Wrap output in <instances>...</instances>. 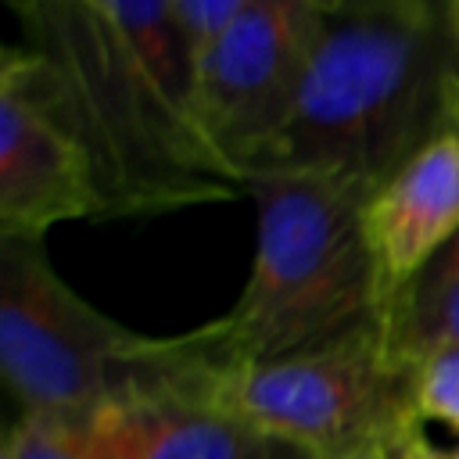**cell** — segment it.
<instances>
[{"label": "cell", "mask_w": 459, "mask_h": 459, "mask_svg": "<svg viewBox=\"0 0 459 459\" xmlns=\"http://www.w3.org/2000/svg\"><path fill=\"white\" fill-rule=\"evenodd\" d=\"M398 455H402V459H459V448H441V445H434V441L420 430V434H412V437L398 448Z\"/></svg>", "instance_id": "obj_14"}, {"label": "cell", "mask_w": 459, "mask_h": 459, "mask_svg": "<svg viewBox=\"0 0 459 459\" xmlns=\"http://www.w3.org/2000/svg\"><path fill=\"white\" fill-rule=\"evenodd\" d=\"M394 344L416 359L430 344H459V237L427 265L387 316Z\"/></svg>", "instance_id": "obj_10"}, {"label": "cell", "mask_w": 459, "mask_h": 459, "mask_svg": "<svg viewBox=\"0 0 459 459\" xmlns=\"http://www.w3.org/2000/svg\"><path fill=\"white\" fill-rule=\"evenodd\" d=\"M240 7L244 0H169V11L183 32L194 65H201L204 54L222 39V32L237 22Z\"/></svg>", "instance_id": "obj_12"}, {"label": "cell", "mask_w": 459, "mask_h": 459, "mask_svg": "<svg viewBox=\"0 0 459 459\" xmlns=\"http://www.w3.org/2000/svg\"><path fill=\"white\" fill-rule=\"evenodd\" d=\"M384 319L427 265L459 237V79L448 122L416 147L362 208Z\"/></svg>", "instance_id": "obj_8"}, {"label": "cell", "mask_w": 459, "mask_h": 459, "mask_svg": "<svg viewBox=\"0 0 459 459\" xmlns=\"http://www.w3.org/2000/svg\"><path fill=\"white\" fill-rule=\"evenodd\" d=\"M445 25H448L452 50H455V57H459V0H448V4H445Z\"/></svg>", "instance_id": "obj_15"}, {"label": "cell", "mask_w": 459, "mask_h": 459, "mask_svg": "<svg viewBox=\"0 0 459 459\" xmlns=\"http://www.w3.org/2000/svg\"><path fill=\"white\" fill-rule=\"evenodd\" d=\"M86 459H312L197 391H158L61 427Z\"/></svg>", "instance_id": "obj_9"}, {"label": "cell", "mask_w": 459, "mask_h": 459, "mask_svg": "<svg viewBox=\"0 0 459 459\" xmlns=\"http://www.w3.org/2000/svg\"><path fill=\"white\" fill-rule=\"evenodd\" d=\"M326 0H244L237 22L197 65L194 111L204 143L240 183L244 161L287 115Z\"/></svg>", "instance_id": "obj_6"}, {"label": "cell", "mask_w": 459, "mask_h": 459, "mask_svg": "<svg viewBox=\"0 0 459 459\" xmlns=\"http://www.w3.org/2000/svg\"><path fill=\"white\" fill-rule=\"evenodd\" d=\"M11 11L57 82L97 169L104 219L161 215L237 197L197 118L176 104L115 32L100 0H14Z\"/></svg>", "instance_id": "obj_2"}, {"label": "cell", "mask_w": 459, "mask_h": 459, "mask_svg": "<svg viewBox=\"0 0 459 459\" xmlns=\"http://www.w3.org/2000/svg\"><path fill=\"white\" fill-rule=\"evenodd\" d=\"M0 373L18 416L82 427L140 394L194 391L201 355L190 330L151 337L93 308L43 240L0 237Z\"/></svg>", "instance_id": "obj_4"}, {"label": "cell", "mask_w": 459, "mask_h": 459, "mask_svg": "<svg viewBox=\"0 0 459 459\" xmlns=\"http://www.w3.org/2000/svg\"><path fill=\"white\" fill-rule=\"evenodd\" d=\"M412 405L423 427L441 423L459 434V344H430L412 359Z\"/></svg>", "instance_id": "obj_11"}, {"label": "cell", "mask_w": 459, "mask_h": 459, "mask_svg": "<svg viewBox=\"0 0 459 459\" xmlns=\"http://www.w3.org/2000/svg\"><path fill=\"white\" fill-rule=\"evenodd\" d=\"M455 79L445 4L326 0L298 93L244 161L240 186L262 176L377 186L448 122Z\"/></svg>", "instance_id": "obj_1"}, {"label": "cell", "mask_w": 459, "mask_h": 459, "mask_svg": "<svg viewBox=\"0 0 459 459\" xmlns=\"http://www.w3.org/2000/svg\"><path fill=\"white\" fill-rule=\"evenodd\" d=\"M204 394L312 459L402 448L423 430L412 405V359L384 319L269 362L230 369L208 362Z\"/></svg>", "instance_id": "obj_5"}, {"label": "cell", "mask_w": 459, "mask_h": 459, "mask_svg": "<svg viewBox=\"0 0 459 459\" xmlns=\"http://www.w3.org/2000/svg\"><path fill=\"white\" fill-rule=\"evenodd\" d=\"M244 190L258 212L251 273L230 312L194 330L212 366L283 359L384 319L362 233L373 183L262 176Z\"/></svg>", "instance_id": "obj_3"}, {"label": "cell", "mask_w": 459, "mask_h": 459, "mask_svg": "<svg viewBox=\"0 0 459 459\" xmlns=\"http://www.w3.org/2000/svg\"><path fill=\"white\" fill-rule=\"evenodd\" d=\"M104 219V197L50 65L29 47L0 61V237L43 240L57 222Z\"/></svg>", "instance_id": "obj_7"}, {"label": "cell", "mask_w": 459, "mask_h": 459, "mask_svg": "<svg viewBox=\"0 0 459 459\" xmlns=\"http://www.w3.org/2000/svg\"><path fill=\"white\" fill-rule=\"evenodd\" d=\"M0 459H86L61 427L43 423V420H29V416H14L4 445H0Z\"/></svg>", "instance_id": "obj_13"}, {"label": "cell", "mask_w": 459, "mask_h": 459, "mask_svg": "<svg viewBox=\"0 0 459 459\" xmlns=\"http://www.w3.org/2000/svg\"><path fill=\"white\" fill-rule=\"evenodd\" d=\"M333 459H402L398 448H366V452H351V455H333Z\"/></svg>", "instance_id": "obj_16"}]
</instances>
